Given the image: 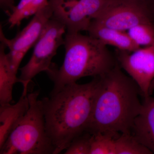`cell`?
<instances>
[{
	"instance_id": "1",
	"label": "cell",
	"mask_w": 154,
	"mask_h": 154,
	"mask_svg": "<svg viewBox=\"0 0 154 154\" xmlns=\"http://www.w3.org/2000/svg\"><path fill=\"white\" fill-rule=\"evenodd\" d=\"M140 89L122 71L118 62L99 77V86L86 131L105 134L116 138L131 133L134 122L142 107Z\"/></svg>"
},
{
	"instance_id": "2",
	"label": "cell",
	"mask_w": 154,
	"mask_h": 154,
	"mask_svg": "<svg viewBox=\"0 0 154 154\" xmlns=\"http://www.w3.org/2000/svg\"><path fill=\"white\" fill-rule=\"evenodd\" d=\"M99 77L85 84L64 86L42 99L48 135L55 150H65L72 141L86 131L91 119Z\"/></svg>"
},
{
	"instance_id": "3",
	"label": "cell",
	"mask_w": 154,
	"mask_h": 154,
	"mask_svg": "<svg viewBox=\"0 0 154 154\" xmlns=\"http://www.w3.org/2000/svg\"><path fill=\"white\" fill-rule=\"evenodd\" d=\"M63 45L65 56L63 64L59 69L54 65L48 74L54 84L51 94L81 78L102 76L117 63L107 45L90 35L66 33Z\"/></svg>"
},
{
	"instance_id": "4",
	"label": "cell",
	"mask_w": 154,
	"mask_h": 154,
	"mask_svg": "<svg viewBox=\"0 0 154 154\" xmlns=\"http://www.w3.org/2000/svg\"><path fill=\"white\" fill-rule=\"evenodd\" d=\"M39 91L28 94L29 107L2 147L1 154H54L46 131L42 100Z\"/></svg>"
},
{
	"instance_id": "5",
	"label": "cell",
	"mask_w": 154,
	"mask_h": 154,
	"mask_svg": "<svg viewBox=\"0 0 154 154\" xmlns=\"http://www.w3.org/2000/svg\"><path fill=\"white\" fill-rule=\"evenodd\" d=\"M66 32L65 25L57 19L52 17L48 22L35 45L30 59L19 69V82L23 88L22 95H28V85L36 75L42 72L47 74L51 72L54 65L52 59L59 47L64 45L63 35Z\"/></svg>"
},
{
	"instance_id": "6",
	"label": "cell",
	"mask_w": 154,
	"mask_h": 154,
	"mask_svg": "<svg viewBox=\"0 0 154 154\" xmlns=\"http://www.w3.org/2000/svg\"><path fill=\"white\" fill-rule=\"evenodd\" d=\"M152 9L137 0H108L104 8L93 20L99 25L126 31L136 25L153 22Z\"/></svg>"
},
{
	"instance_id": "7",
	"label": "cell",
	"mask_w": 154,
	"mask_h": 154,
	"mask_svg": "<svg viewBox=\"0 0 154 154\" xmlns=\"http://www.w3.org/2000/svg\"><path fill=\"white\" fill-rule=\"evenodd\" d=\"M53 15L49 4L35 14L30 22L14 38L8 39L5 36L1 25L0 40L8 48L7 53L12 69L17 73L21 62L28 51L35 45L48 22Z\"/></svg>"
},
{
	"instance_id": "8",
	"label": "cell",
	"mask_w": 154,
	"mask_h": 154,
	"mask_svg": "<svg viewBox=\"0 0 154 154\" xmlns=\"http://www.w3.org/2000/svg\"><path fill=\"white\" fill-rule=\"evenodd\" d=\"M108 0H64L53 10L52 17L65 25L66 33L88 31L92 21L100 14Z\"/></svg>"
},
{
	"instance_id": "9",
	"label": "cell",
	"mask_w": 154,
	"mask_h": 154,
	"mask_svg": "<svg viewBox=\"0 0 154 154\" xmlns=\"http://www.w3.org/2000/svg\"><path fill=\"white\" fill-rule=\"evenodd\" d=\"M116 58L122 68L140 89L144 98L149 93L154 79V45L139 48L132 52L116 49Z\"/></svg>"
},
{
	"instance_id": "10",
	"label": "cell",
	"mask_w": 154,
	"mask_h": 154,
	"mask_svg": "<svg viewBox=\"0 0 154 154\" xmlns=\"http://www.w3.org/2000/svg\"><path fill=\"white\" fill-rule=\"evenodd\" d=\"M140 113L135 119L131 134L154 153V98H144Z\"/></svg>"
},
{
	"instance_id": "11",
	"label": "cell",
	"mask_w": 154,
	"mask_h": 154,
	"mask_svg": "<svg viewBox=\"0 0 154 154\" xmlns=\"http://www.w3.org/2000/svg\"><path fill=\"white\" fill-rule=\"evenodd\" d=\"M89 35L106 45L117 49L132 52L140 48L130 37L127 32L105 27L92 21L88 30Z\"/></svg>"
},
{
	"instance_id": "12",
	"label": "cell",
	"mask_w": 154,
	"mask_h": 154,
	"mask_svg": "<svg viewBox=\"0 0 154 154\" xmlns=\"http://www.w3.org/2000/svg\"><path fill=\"white\" fill-rule=\"evenodd\" d=\"M29 107L28 95H22L14 105L11 103L0 107V148L26 113Z\"/></svg>"
},
{
	"instance_id": "13",
	"label": "cell",
	"mask_w": 154,
	"mask_h": 154,
	"mask_svg": "<svg viewBox=\"0 0 154 154\" xmlns=\"http://www.w3.org/2000/svg\"><path fill=\"white\" fill-rule=\"evenodd\" d=\"M5 45H0V104L11 103L13 100V91L16 83L19 82L17 73L11 66L5 52Z\"/></svg>"
},
{
	"instance_id": "14",
	"label": "cell",
	"mask_w": 154,
	"mask_h": 154,
	"mask_svg": "<svg viewBox=\"0 0 154 154\" xmlns=\"http://www.w3.org/2000/svg\"><path fill=\"white\" fill-rule=\"evenodd\" d=\"M48 0H20L19 4L9 14L10 28L20 25L22 21L34 16L49 5Z\"/></svg>"
},
{
	"instance_id": "15",
	"label": "cell",
	"mask_w": 154,
	"mask_h": 154,
	"mask_svg": "<svg viewBox=\"0 0 154 154\" xmlns=\"http://www.w3.org/2000/svg\"><path fill=\"white\" fill-rule=\"evenodd\" d=\"M116 154H152L131 133L122 134L115 139Z\"/></svg>"
},
{
	"instance_id": "16",
	"label": "cell",
	"mask_w": 154,
	"mask_h": 154,
	"mask_svg": "<svg viewBox=\"0 0 154 154\" xmlns=\"http://www.w3.org/2000/svg\"><path fill=\"white\" fill-rule=\"evenodd\" d=\"M127 32L135 43L140 47L154 45L153 22L139 24L131 28Z\"/></svg>"
},
{
	"instance_id": "17",
	"label": "cell",
	"mask_w": 154,
	"mask_h": 154,
	"mask_svg": "<svg viewBox=\"0 0 154 154\" xmlns=\"http://www.w3.org/2000/svg\"><path fill=\"white\" fill-rule=\"evenodd\" d=\"M90 154H116L115 138L101 133L92 134Z\"/></svg>"
},
{
	"instance_id": "18",
	"label": "cell",
	"mask_w": 154,
	"mask_h": 154,
	"mask_svg": "<svg viewBox=\"0 0 154 154\" xmlns=\"http://www.w3.org/2000/svg\"><path fill=\"white\" fill-rule=\"evenodd\" d=\"M92 134L85 131L72 141L65 154H90Z\"/></svg>"
},
{
	"instance_id": "19",
	"label": "cell",
	"mask_w": 154,
	"mask_h": 154,
	"mask_svg": "<svg viewBox=\"0 0 154 154\" xmlns=\"http://www.w3.org/2000/svg\"><path fill=\"white\" fill-rule=\"evenodd\" d=\"M1 7L9 15L15 8L14 0H0Z\"/></svg>"
},
{
	"instance_id": "20",
	"label": "cell",
	"mask_w": 154,
	"mask_h": 154,
	"mask_svg": "<svg viewBox=\"0 0 154 154\" xmlns=\"http://www.w3.org/2000/svg\"><path fill=\"white\" fill-rule=\"evenodd\" d=\"M64 0H49V2L53 9L59 7L63 3Z\"/></svg>"
},
{
	"instance_id": "21",
	"label": "cell",
	"mask_w": 154,
	"mask_h": 154,
	"mask_svg": "<svg viewBox=\"0 0 154 154\" xmlns=\"http://www.w3.org/2000/svg\"><path fill=\"white\" fill-rule=\"evenodd\" d=\"M146 3L152 8L153 10L154 9V0H137Z\"/></svg>"
},
{
	"instance_id": "22",
	"label": "cell",
	"mask_w": 154,
	"mask_h": 154,
	"mask_svg": "<svg viewBox=\"0 0 154 154\" xmlns=\"http://www.w3.org/2000/svg\"><path fill=\"white\" fill-rule=\"evenodd\" d=\"M154 91V79L152 81L150 87L149 88V95H152V94L153 92Z\"/></svg>"
},
{
	"instance_id": "23",
	"label": "cell",
	"mask_w": 154,
	"mask_h": 154,
	"mask_svg": "<svg viewBox=\"0 0 154 154\" xmlns=\"http://www.w3.org/2000/svg\"><path fill=\"white\" fill-rule=\"evenodd\" d=\"M153 24H154V20H153Z\"/></svg>"
}]
</instances>
